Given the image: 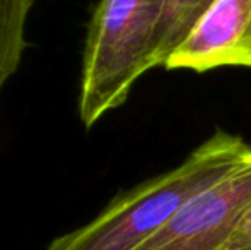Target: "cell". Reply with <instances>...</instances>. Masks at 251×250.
<instances>
[{"label":"cell","mask_w":251,"mask_h":250,"mask_svg":"<svg viewBox=\"0 0 251 250\" xmlns=\"http://www.w3.org/2000/svg\"><path fill=\"white\" fill-rule=\"evenodd\" d=\"M250 151L243 137L217 130L181 165L118 194L94 220L55 238L47 250H135Z\"/></svg>","instance_id":"6da1fadb"},{"label":"cell","mask_w":251,"mask_h":250,"mask_svg":"<svg viewBox=\"0 0 251 250\" xmlns=\"http://www.w3.org/2000/svg\"><path fill=\"white\" fill-rule=\"evenodd\" d=\"M164 0H100L87 26L77 113L91 129L120 108L154 69V40Z\"/></svg>","instance_id":"7a4b0ae2"},{"label":"cell","mask_w":251,"mask_h":250,"mask_svg":"<svg viewBox=\"0 0 251 250\" xmlns=\"http://www.w3.org/2000/svg\"><path fill=\"white\" fill-rule=\"evenodd\" d=\"M251 206V151L135 250H222Z\"/></svg>","instance_id":"3957f363"},{"label":"cell","mask_w":251,"mask_h":250,"mask_svg":"<svg viewBox=\"0 0 251 250\" xmlns=\"http://www.w3.org/2000/svg\"><path fill=\"white\" fill-rule=\"evenodd\" d=\"M251 69V0H214L164 63L166 70Z\"/></svg>","instance_id":"277c9868"},{"label":"cell","mask_w":251,"mask_h":250,"mask_svg":"<svg viewBox=\"0 0 251 250\" xmlns=\"http://www.w3.org/2000/svg\"><path fill=\"white\" fill-rule=\"evenodd\" d=\"M34 2L36 0H0V93L24 58L27 17Z\"/></svg>","instance_id":"5b68a950"},{"label":"cell","mask_w":251,"mask_h":250,"mask_svg":"<svg viewBox=\"0 0 251 250\" xmlns=\"http://www.w3.org/2000/svg\"><path fill=\"white\" fill-rule=\"evenodd\" d=\"M214 0H164L154 40V69L164 67Z\"/></svg>","instance_id":"8992f818"},{"label":"cell","mask_w":251,"mask_h":250,"mask_svg":"<svg viewBox=\"0 0 251 250\" xmlns=\"http://www.w3.org/2000/svg\"><path fill=\"white\" fill-rule=\"evenodd\" d=\"M222 250H251V206L238 223Z\"/></svg>","instance_id":"52a82bcc"}]
</instances>
